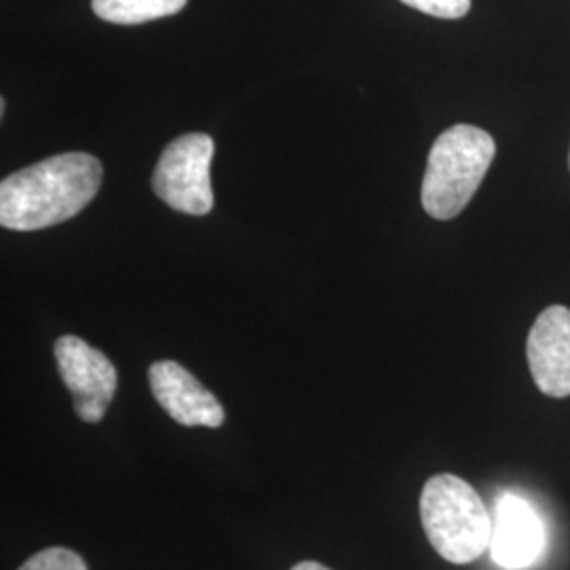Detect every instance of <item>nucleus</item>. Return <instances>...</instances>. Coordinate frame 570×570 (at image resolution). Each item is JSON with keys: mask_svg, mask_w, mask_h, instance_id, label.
Wrapping results in <instances>:
<instances>
[{"mask_svg": "<svg viewBox=\"0 0 570 570\" xmlns=\"http://www.w3.org/2000/svg\"><path fill=\"white\" fill-rule=\"evenodd\" d=\"M569 161H570V159H569Z\"/></svg>", "mask_w": 570, "mask_h": 570, "instance_id": "ddd939ff", "label": "nucleus"}, {"mask_svg": "<svg viewBox=\"0 0 570 570\" xmlns=\"http://www.w3.org/2000/svg\"><path fill=\"white\" fill-rule=\"evenodd\" d=\"M543 548V529L534 510L515 494L497 501L490 551L497 564L518 570L530 567Z\"/></svg>", "mask_w": 570, "mask_h": 570, "instance_id": "6e6552de", "label": "nucleus"}, {"mask_svg": "<svg viewBox=\"0 0 570 570\" xmlns=\"http://www.w3.org/2000/svg\"><path fill=\"white\" fill-rule=\"evenodd\" d=\"M56 362L61 381L72 393L75 412L85 423H100L117 393L112 362L79 336H61L56 343Z\"/></svg>", "mask_w": 570, "mask_h": 570, "instance_id": "39448f33", "label": "nucleus"}, {"mask_svg": "<svg viewBox=\"0 0 570 570\" xmlns=\"http://www.w3.org/2000/svg\"><path fill=\"white\" fill-rule=\"evenodd\" d=\"M186 0H91L94 13L104 21L136 26L180 13Z\"/></svg>", "mask_w": 570, "mask_h": 570, "instance_id": "1a4fd4ad", "label": "nucleus"}, {"mask_svg": "<svg viewBox=\"0 0 570 570\" xmlns=\"http://www.w3.org/2000/svg\"><path fill=\"white\" fill-rule=\"evenodd\" d=\"M497 144L489 131L473 125L446 129L429 153L421 202L431 218H456L484 180Z\"/></svg>", "mask_w": 570, "mask_h": 570, "instance_id": "f03ea898", "label": "nucleus"}, {"mask_svg": "<svg viewBox=\"0 0 570 570\" xmlns=\"http://www.w3.org/2000/svg\"><path fill=\"white\" fill-rule=\"evenodd\" d=\"M402 2L440 20L465 18L471 9V0H402Z\"/></svg>", "mask_w": 570, "mask_h": 570, "instance_id": "9b49d317", "label": "nucleus"}, {"mask_svg": "<svg viewBox=\"0 0 570 570\" xmlns=\"http://www.w3.org/2000/svg\"><path fill=\"white\" fill-rule=\"evenodd\" d=\"M212 159L214 140L207 134H186L174 140L165 148L153 176L157 197L183 214H209L214 207Z\"/></svg>", "mask_w": 570, "mask_h": 570, "instance_id": "20e7f679", "label": "nucleus"}, {"mask_svg": "<svg viewBox=\"0 0 570 570\" xmlns=\"http://www.w3.org/2000/svg\"><path fill=\"white\" fill-rule=\"evenodd\" d=\"M292 570H330L324 564H320V562H313V560H306V562H301V564H296Z\"/></svg>", "mask_w": 570, "mask_h": 570, "instance_id": "f8f14e48", "label": "nucleus"}, {"mask_svg": "<svg viewBox=\"0 0 570 570\" xmlns=\"http://www.w3.org/2000/svg\"><path fill=\"white\" fill-rule=\"evenodd\" d=\"M150 391L157 404L184 428H220L225 407L178 362H155L148 370Z\"/></svg>", "mask_w": 570, "mask_h": 570, "instance_id": "423d86ee", "label": "nucleus"}, {"mask_svg": "<svg viewBox=\"0 0 570 570\" xmlns=\"http://www.w3.org/2000/svg\"><path fill=\"white\" fill-rule=\"evenodd\" d=\"M530 374L541 393L570 395V308L548 306L534 322L527 343Z\"/></svg>", "mask_w": 570, "mask_h": 570, "instance_id": "0eeeda50", "label": "nucleus"}, {"mask_svg": "<svg viewBox=\"0 0 570 570\" xmlns=\"http://www.w3.org/2000/svg\"><path fill=\"white\" fill-rule=\"evenodd\" d=\"M20 570H87V564L77 551L49 548L26 560Z\"/></svg>", "mask_w": 570, "mask_h": 570, "instance_id": "9d476101", "label": "nucleus"}, {"mask_svg": "<svg viewBox=\"0 0 570 570\" xmlns=\"http://www.w3.org/2000/svg\"><path fill=\"white\" fill-rule=\"evenodd\" d=\"M102 174V164L85 153L30 165L0 183V225L41 230L66 223L94 202Z\"/></svg>", "mask_w": 570, "mask_h": 570, "instance_id": "f257e3e1", "label": "nucleus"}, {"mask_svg": "<svg viewBox=\"0 0 570 570\" xmlns=\"http://www.w3.org/2000/svg\"><path fill=\"white\" fill-rule=\"evenodd\" d=\"M421 522L429 543L452 564H469L490 548L492 518L465 480L440 473L421 492Z\"/></svg>", "mask_w": 570, "mask_h": 570, "instance_id": "7ed1b4c3", "label": "nucleus"}]
</instances>
